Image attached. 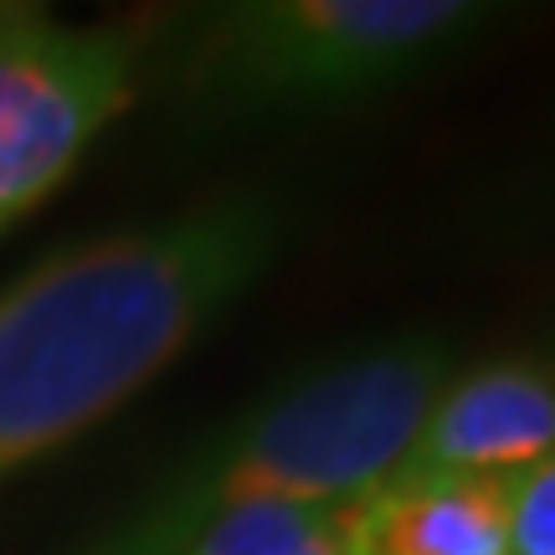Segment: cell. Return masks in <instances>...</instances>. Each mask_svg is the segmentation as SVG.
<instances>
[{"label":"cell","instance_id":"1","mask_svg":"<svg viewBox=\"0 0 555 555\" xmlns=\"http://www.w3.org/2000/svg\"><path fill=\"white\" fill-rule=\"evenodd\" d=\"M298 206L232 191L88 237L0 294V483L93 433L278 268Z\"/></svg>","mask_w":555,"mask_h":555},{"label":"cell","instance_id":"2","mask_svg":"<svg viewBox=\"0 0 555 555\" xmlns=\"http://www.w3.org/2000/svg\"><path fill=\"white\" fill-rule=\"evenodd\" d=\"M453 376V339L401 330L273 386L185 453L88 555H180L253 504H345L397 468Z\"/></svg>","mask_w":555,"mask_h":555},{"label":"cell","instance_id":"3","mask_svg":"<svg viewBox=\"0 0 555 555\" xmlns=\"http://www.w3.org/2000/svg\"><path fill=\"white\" fill-rule=\"evenodd\" d=\"M509 16L499 0H232L185 26L176 73L221 124H304L427 82Z\"/></svg>","mask_w":555,"mask_h":555},{"label":"cell","instance_id":"4","mask_svg":"<svg viewBox=\"0 0 555 555\" xmlns=\"http://www.w3.org/2000/svg\"><path fill=\"white\" fill-rule=\"evenodd\" d=\"M134 37L0 5V227L47 201L134 99Z\"/></svg>","mask_w":555,"mask_h":555},{"label":"cell","instance_id":"5","mask_svg":"<svg viewBox=\"0 0 555 555\" xmlns=\"http://www.w3.org/2000/svg\"><path fill=\"white\" fill-rule=\"evenodd\" d=\"M555 457V356L453 371L386 478H509Z\"/></svg>","mask_w":555,"mask_h":555},{"label":"cell","instance_id":"6","mask_svg":"<svg viewBox=\"0 0 555 555\" xmlns=\"http://www.w3.org/2000/svg\"><path fill=\"white\" fill-rule=\"evenodd\" d=\"M335 515L350 555H509L504 478H380Z\"/></svg>","mask_w":555,"mask_h":555},{"label":"cell","instance_id":"7","mask_svg":"<svg viewBox=\"0 0 555 555\" xmlns=\"http://www.w3.org/2000/svg\"><path fill=\"white\" fill-rule=\"evenodd\" d=\"M180 555H350L335 504H253L201 530Z\"/></svg>","mask_w":555,"mask_h":555},{"label":"cell","instance_id":"8","mask_svg":"<svg viewBox=\"0 0 555 555\" xmlns=\"http://www.w3.org/2000/svg\"><path fill=\"white\" fill-rule=\"evenodd\" d=\"M509 555H555V457L504 478Z\"/></svg>","mask_w":555,"mask_h":555}]
</instances>
